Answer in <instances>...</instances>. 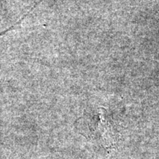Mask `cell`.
I'll return each mask as SVG.
<instances>
[{
	"label": "cell",
	"mask_w": 159,
	"mask_h": 159,
	"mask_svg": "<svg viewBox=\"0 0 159 159\" xmlns=\"http://www.w3.org/2000/svg\"><path fill=\"white\" fill-rule=\"evenodd\" d=\"M90 136L98 141L105 148H113L116 142V136L114 125L107 116L106 111L103 108L99 109V112L94 118L91 119Z\"/></svg>",
	"instance_id": "obj_1"
}]
</instances>
